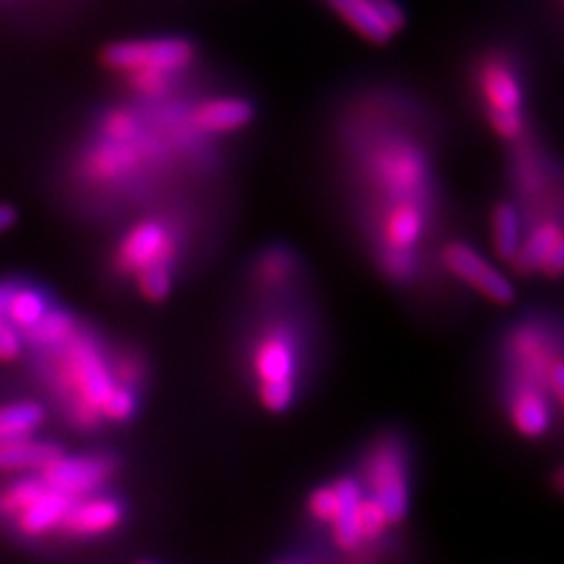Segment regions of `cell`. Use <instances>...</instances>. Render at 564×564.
I'll list each match as a JSON object with an SVG mask.
<instances>
[{
  "label": "cell",
  "instance_id": "cell-1",
  "mask_svg": "<svg viewBox=\"0 0 564 564\" xmlns=\"http://www.w3.org/2000/svg\"><path fill=\"white\" fill-rule=\"evenodd\" d=\"M184 228L165 215H149L132 224L113 252V267L132 278L137 294L149 304H161L172 294L176 269L184 254Z\"/></svg>",
  "mask_w": 564,
  "mask_h": 564
},
{
  "label": "cell",
  "instance_id": "cell-2",
  "mask_svg": "<svg viewBox=\"0 0 564 564\" xmlns=\"http://www.w3.org/2000/svg\"><path fill=\"white\" fill-rule=\"evenodd\" d=\"M302 372L304 346L299 327L288 317L263 323L247 346V375L257 402L271 414L290 412L299 395Z\"/></svg>",
  "mask_w": 564,
  "mask_h": 564
},
{
  "label": "cell",
  "instance_id": "cell-3",
  "mask_svg": "<svg viewBox=\"0 0 564 564\" xmlns=\"http://www.w3.org/2000/svg\"><path fill=\"white\" fill-rule=\"evenodd\" d=\"M57 350V379L62 393L70 402V414L83 429L99 426L104 402L120 386L116 377V352L106 348L80 327L70 337L55 346Z\"/></svg>",
  "mask_w": 564,
  "mask_h": 564
},
{
  "label": "cell",
  "instance_id": "cell-4",
  "mask_svg": "<svg viewBox=\"0 0 564 564\" xmlns=\"http://www.w3.org/2000/svg\"><path fill=\"white\" fill-rule=\"evenodd\" d=\"M362 180L386 200H419L433 207V161L410 134L386 132L369 141L362 155Z\"/></svg>",
  "mask_w": 564,
  "mask_h": 564
},
{
  "label": "cell",
  "instance_id": "cell-5",
  "mask_svg": "<svg viewBox=\"0 0 564 564\" xmlns=\"http://www.w3.org/2000/svg\"><path fill=\"white\" fill-rule=\"evenodd\" d=\"M503 381L539 388L562 408L564 362L557 329L541 317H524L510 327L503 341Z\"/></svg>",
  "mask_w": 564,
  "mask_h": 564
},
{
  "label": "cell",
  "instance_id": "cell-6",
  "mask_svg": "<svg viewBox=\"0 0 564 564\" xmlns=\"http://www.w3.org/2000/svg\"><path fill=\"white\" fill-rule=\"evenodd\" d=\"M356 478L362 491L381 503L393 524L404 522L412 503V462L400 435H381L375 440L372 447L362 454Z\"/></svg>",
  "mask_w": 564,
  "mask_h": 564
},
{
  "label": "cell",
  "instance_id": "cell-7",
  "mask_svg": "<svg viewBox=\"0 0 564 564\" xmlns=\"http://www.w3.org/2000/svg\"><path fill=\"white\" fill-rule=\"evenodd\" d=\"M478 90L491 130L506 141L524 139V90L518 70L501 57H489L478 70Z\"/></svg>",
  "mask_w": 564,
  "mask_h": 564
},
{
  "label": "cell",
  "instance_id": "cell-8",
  "mask_svg": "<svg viewBox=\"0 0 564 564\" xmlns=\"http://www.w3.org/2000/svg\"><path fill=\"white\" fill-rule=\"evenodd\" d=\"M193 57L196 47L184 39H151V41H120L106 45L101 52V64L118 74H130L141 68H158L180 74Z\"/></svg>",
  "mask_w": 564,
  "mask_h": 564
},
{
  "label": "cell",
  "instance_id": "cell-9",
  "mask_svg": "<svg viewBox=\"0 0 564 564\" xmlns=\"http://www.w3.org/2000/svg\"><path fill=\"white\" fill-rule=\"evenodd\" d=\"M440 261L443 267L456 278L468 285L473 292L485 296L487 302L508 306L516 302V285L513 280L506 278L501 269L480 252L473 245L464 240H452L440 252Z\"/></svg>",
  "mask_w": 564,
  "mask_h": 564
},
{
  "label": "cell",
  "instance_id": "cell-10",
  "mask_svg": "<svg viewBox=\"0 0 564 564\" xmlns=\"http://www.w3.org/2000/svg\"><path fill=\"white\" fill-rule=\"evenodd\" d=\"M113 473H116V464L111 456L106 454L66 456L64 452L55 458V462H50L41 470L47 487L66 494L70 499L101 491L113 478Z\"/></svg>",
  "mask_w": 564,
  "mask_h": 564
},
{
  "label": "cell",
  "instance_id": "cell-11",
  "mask_svg": "<svg viewBox=\"0 0 564 564\" xmlns=\"http://www.w3.org/2000/svg\"><path fill=\"white\" fill-rule=\"evenodd\" d=\"M564 263V236L557 215L555 217H536L524 228V238L520 250L513 259L516 271L522 275H543V278H560Z\"/></svg>",
  "mask_w": 564,
  "mask_h": 564
},
{
  "label": "cell",
  "instance_id": "cell-12",
  "mask_svg": "<svg viewBox=\"0 0 564 564\" xmlns=\"http://www.w3.org/2000/svg\"><path fill=\"white\" fill-rule=\"evenodd\" d=\"M503 410L518 435L524 440H541L551 433L560 404L539 388L503 381Z\"/></svg>",
  "mask_w": 564,
  "mask_h": 564
},
{
  "label": "cell",
  "instance_id": "cell-13",
  "mask_svg": "<svg viewBox=\"0 0 564 564\" xmlns=\"http://www.w3.org/2000/svg\"><path fill=\"white\" fill-rule=\"evenodd\" d=\"M122 520H126V503L101 489L70 501L59 529L74 539H99L116 532Z\"/></svg>",
  "mask_w": 564,
  "mask_h": 564
},
{
  "label": "cell",
  "instance_id": "cell-14",
  "mask_svg": "<svg viewBox=\"0 0 564 564\" xmlns=\"http://www.w3.org/2000/svg\"><path fill=\"white\" fill-rule=\"evenodd\" d=\"M341 20L369 43L383 45L404 26V12L395 0H329Z\"/></svg>",
  "mask_w": 564,
  "mask_h": 564
},
{
  "label": "cell",
  "instance_id": "cell-15",
  "mask_svg": "<svg viewBox=\"0 0 564 564\" xmlns=\"http://www.w3.org/2000/svg\"><path fill=\"white\" fill-rule=\"evenodd\" d=\"M188 118L193 128L205 137L234 134L254 120V106L242 97H209L193 104Z\"/></svg>",
  "mask_w": 564,
  "mask_h": 564
},
{
  "label": "cell",
  "instance_id": "cell-16",
  "mask_svg": "<svg viewBox=\"0 0 564 564\" xmlns=\"http://www.w3.org/2000/svg\"><path fill=\"white\" fill-rule=\"evenodd\" d=\"M362 487L356 475H341V478H334L308 494L306 513L315 524L332 529L356 508Z\"/></svg>",
  "mask_w": 564,
  "mask_h": 564
},
{
  "label": "cell",
  "instance_id": "cell-17",
  "mask_svg": "<svg viewBox=\"0 0 564 564\" xmlns=\"http://www.w3.org/2000/svg\"><path fill=\"white\" fill-rule=\"evenodd\" d=\"M62 454L55 443L43 440L12 437L0 440V473H41Z\"/></svg>",
  "mask_w": 564,
  "mask_h": 564
},
{
  "label": "cell",
  "instance_id": "cell-18",
  "mask_svg": "<svg viewBox=\"0 0 564 564\" xmlns=\"http://www.w3.org/2000/svg\"><path fill=\"white\" fill-rule=\"evenodd\" d=\"M70 501L74 499L66 497V494L45 487V491L39 499L31 501L22 513L14 516L17 524H20V529L26 536H43V534L55 532V529H59Z\"/></svg>",
  "mask_w": 564,
  "mask_h": 564
},
{
  "label": "cell",
  "instance_id": "cell-19",
  "mask_svg": "<svg viewBox=\"0 0 564 564\" xmlns=\"http://www.w3.org/2000/svg\"><path fill=\"white\" fill-rule=\"evenodd\" d=\"M524 228L527 221L516 203L503 200L491 209V245L499 259L513 263L524 238Z\"/></svg>",
  "mask_w": 564,
  "mask_h": 564
},
{
  "label": "cell",
  "instance_id": "cell-20",
  "mask_svg": "<svg viewBox=\"0 0 564 564\" xmlns=\"http://www.w3.org/2000/svg\"><path fill=\"white\" fill-rule=\"evenodd\" d=\"M299 271V263L288 247H269L252 267V282L261 292H280L288 288Z\"/></svg>",
  "mask_w": 564,
  "mask_h": 564
},
{
  "label": "cell",
  "instance_id": "cell-21",
  "mask_svg": "<svg viewBox=\"0 0 564 564\" xmlns=\"http://www.w3.org/2000/svg\"><path fill=\"white\" fill-rule=\"evenodd\" d=\"M50 308V299L41 290L29 285H12L3 315L12 327L29 332Z\"/></svg>",
  "mask_w": 564,
  "mask_h": 564
},
{
  "label": "cell",
  "instance_id": "cell-22",
  "mask_svg": "<svg viewBox=\"0 0 564 564\" xmlns=\"http://www.w3.org/2000/svg\"><path fill=\"white\" fill-rule=\"evenodd\" d=\"M45 410L39 402L22 400L0 408V440L29 437L43 426Z\"/></svg>",
  "mask_w": 564,
  "mask_h": 564
},
{
  "label": "cell",
  "instance_id": "cell-23",
  "mask_svg": "<svg viewBox=\"0 0 564 564\" xmlns=\"http://www.w3.org/2000/svg\"><path fill=\"white\" fill-rule=\"evenodd\" d=\"M76 329H78V323L74 315H68L66 311H59V308H50L41 321L29 329V339L35 346L55 348L64 344Z\"/></svg>",
  "mask_w": 564,
  "mask_h": 564
},
{
  "label": "cell",
  "instance_id": "cell-24",
  "mask_svg": "<svg viewBox=\"0 0 564 564\" xmlns=\"http://www.w3.org/2000/svg\"><path fill=\"white\" fill-rule=\"evenodd\" d=\"M45 480L43 475H26V478L14 480L3 494H0V510H3L6 516H17L22 513V510L41 497L45 491Z\"/></svg>",
  "mask_w": 564,
  "mask_h": 564
},
{
  "label": "cell",
  "instance_id": "cell-25",
  "mask_svg": "<svg viewBox=\"0 0 564 564\" xmlns=\"http://www.w3.org/2000/svg\"><path fill=\"white\" fill-rule=\"evenodd\" d=\"M128 85L132 87V93L147 99H161L170 95L172 85H174V74L172 70H158V68H141V70H130Z\"/></svg>",
  "mask_w": 564,
  "mask_h": 564
},
{
  "label": "cell",
  "instance_id": "cell-26",
  "mask_svg": "<svg viewBox=\"0 0 564 564\" xmlns=\"http://www.w3.org/2000/svg\"><path fill=\"white\" fill-rule=\"evenodd\" d=\"M22 352V339L17 327H12L8 321L0 323V362H12L20 358Z\"/></svg>",
  "mask_w": 564,
  "mask_h": 564
},
{
  "label": "cell",
  "instance_id": "cell-27",
  "mask_svg": "<svg viewBox=\"0 0 564 564\" xmlns=\"http://www.w3.org/2000/svg\"><path fill=\"white\" fill-rule=\"evenodd\" d=\"M17 224V209L10 203H0V236L8 234Z\"/></svg>",
  "mask_w": 564,
  "mask_h": 564
},
{
  "label": "cell",
  "instance_id": "cell-28",
  "mask_svg": "<svg viewBox=\"0 0 564 564\" xmlns=\"http://www.w3.org/2000/svg\"><path fill=\"white\" fill-rule=\"evenodd\" d=\"M12 292V285L10 282H0V315L6 313V304H8V296ZM6 317V315H3Z\"/></svg>",
  "mask_w": 564,
  "mask_h": 564
},
{
  "label": "cell",
  "instance_id": "cell-29",
  "mask_svg": "<svg viewBox=\"0 0 564 564\" xmlns=\"http://www.w3.org/2000/svg\"><path fill=\"white\" fill-rule=\"evenodd\" d=\"M3 321H6V317H3V315H0V323H3Z\"/></svg>",
  "mask_w": 564,
  "mask_h": 564
}]
</instances>
